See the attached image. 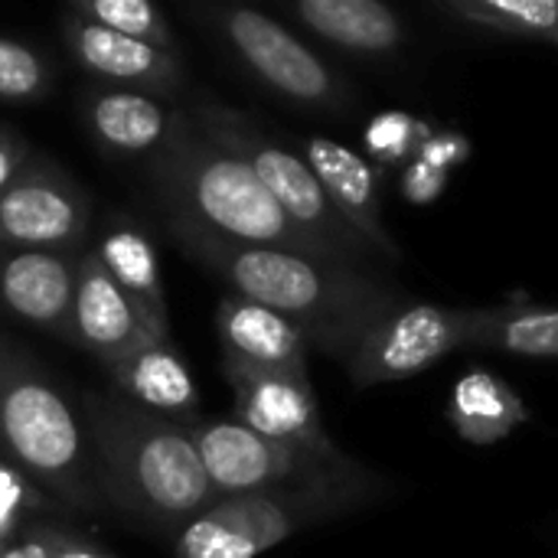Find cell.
<instances>
[{
	"mask_svg": "<svg viewBox=\"0 0 558 558\" xmlns=\"http://www.w3.org/2000/svg\"><path fill=\"white\" fill-rule=\"evenodd\" d=\"M163 232L183 255L216 275L229 294L281 314L304 333L307 347L340 366H347L363 337L409 298L383 281L376 268L226 242L170 216H163Z\"/></svg>",
	"mask_w": 558,
	"mask_h": 558,
	"instance_id": "cell-1",
	"label": "cell"
},
{
	"mask_svg": "<svg viewBox=\"0 0 558 558\" xmlns=\"http://www.w3.org/2000/svg\"><path fill=\"white\" fill-rule=\"evenodd\" d=\"M101 494L111 510L163 536H177L190 520L219 504L190 428L163 422L114 392H85Z\"/></svg>",
	"mask_w": 558,
	"mask_h": 558,
	"instance_id": "cell-2",
	"label": "cell"
},
{
	"mask_svg": "<svg viewBox=\"0 0 558 558\" xmlns=\"http://www.w3.org/2000/svg\"><path fill=\"white\" fill-rule=\"evenodd\" d=\"M144 180L163 216L190 222L206 235L330 262L284 216L262 180L190 118L160 154L144 160Z\"/></svg>",
	"mask_w": 558,
	"mask_h": 558,
	"instance_id": "cell-3",
	"label": "cell"
},
{
	"mask_svg": "<svg viewBox=\"0 0 558 558\" xmlns=\"http://www.w3.org/2000/svg\"><path fill=\"white\" fill-rule=\"evenodd\" d=\"M0 458L62 510H108L82 405L13 337H0Z\"/></svg>",
	"mask_w": 558,
	"mask_h": 558,
	"instance_id": "cell-4",
	"label": "cell"
},
{
	"mask_svg": "<svg viewBox=\"0 0 558 558\" xmlns=\"http://www.w3.org/2000/svg\"><path fill=\"white\" fill-rule=\"evenodd\" d=\"M386 494L389 481L373 468H363L307 487L226 497L173 536V558H258L311 526L379 504Z\"/></svg>",
	"mask_w": 558,
	"mask_h": 558,
	"instance_id": "cell-5",
	"label": "cell"
},
{
	"mask_svg": "<svg viewBox=\"0 0 558 558\" xmlns=\"http://www.w3.org/2000/svg\"><path fill=\"white\" fill-rule=\"evenodd\" d=\"M186 118L213 137L219 147L235 154L271 193V199L284 209V216L333 262V265H353V268H373L379 262L369 245L343 222V216L330 206L320 180L307 167V160L281 144L255 114L239 111L235 105L196 92L183 105Z\"/></svg>",
	"mask_w": 558,
	"mask_h": 558,
	"instance_id": "cell-6",
	"label": "cell"
},
{
	"mask_svg": "<svg viewBox=\"0 0 558 558\" xmlns=\"http://www.w3.org/2000/svg\"><path fill=\"white\" fill-rule=\"evenodd\" d=\"M222 49L278 101L314 111L347 114L356 108L353 82L281 20L242 3H196L190 10Z\"/></svg>",
	"mask_w": 558,
	"mask_h": 558,
	"instance_id": "cell-7",
	"label": "cell"
},
{
	"mask_svg": "<svg viewBox=\"0 0 558 558\" xmlns=\"http://www.w3.org/2000/svg\"><path fill=\"white\" fill-rule=\"evenodd\" d=\"M190 438L199 451L206 477L219 500L265 494L281 487H307L363 471L356 458L340 451H311L284 441H271L235 418H199L190 425Z\"/></svg>",
	"mask_w": 558,
	"mask_h": 558,
	"instance_id": "cell-8",
	"label": "cell"
},
{
	"mask_svg": "<svg viewBox=\"0 0 558 558\" xmlns=\"http://www.w3.org/2000/svg\"><path fill=\"white\" fill-rule=\"evenodd\" d=\"M471 307H441L405 298L356 347L343 366L356 389L405 383L445 356L468 350Z\"/></svg>",
	"mask_w": 558,
	"mask_h": 558,
	"instance_id": "cell-9",
	"label": "cell"
},
{
	"mask_svg": "<svg viewBox=\"0 0 558 558\" xmlns=\"http://www.w3.org/2000/svg\"><path fill=\"white\" fill-rule=\"evenodd\" d=\"M92 232L88 190L56 160L36 154L0 193V242L82 255Z\"/></svg>",
	"mask_w": 558,
	"mask_h": 558,
	"instance_id": "cell-10",
	"label": "cell"
},
{
	"mask_svg": "<svg viewBox=\"0 0 558 558\" xmlns=\"http://www.w3.org/2000/svg\"><path fill=\"white\" fill-rule=\"evenodd\" d=\"M59 36L69 59L85 75H92L95 85L144 92L163 101H173L186 85V72L177 52H163L157 46L128 39L114 29L75 16L72 10H65Z\"/></svg>",
	"mask_w": 558,
	"mask_h": 558,
	"instance_id": "cell-11",
	"label": "cell"
},
{
	"mask_svg": "<svg viewBox=\"0 0 558 558\" xmlns=\"http://www.w3.org/2000/svg\"><path fill=\"white\" fill-rule=\"evenodd\" d=\"M222 376L235 399V422H242L245 428L271 441H284L324 454L340 451V445H333V438L324 428V415L311 376L262 373L229 363H222Z\"/></svg>",
	"mask_w": 558,
	"mask_h": 558,
	"instance_id": "cell-12",
	"label": "cell"
},
{
	"mask_svg": "<svg viewBox=\"0 0 558 558\" xmlns=\"http://www.w3.org/2000/svg\"><path fill=\"white\" fill-rule=\"evenodd\" d=\"M298 154L320 180L330 206L369 245V252L389 265L402 262V248L383 219V170L373 160H366L360 150L324 134L301 137Z\"/></svg>",
	"mask_w": 558,
	"mask_h": 558,
	"instance_id": "cell-13",
	"label": "cell"
},
{
	"mask_svg": "<svg viewBox=\"0 0 558 558\" xmlns=\"http://www.w3.org/2000/svg\"><path fill=\"white\" fill-rule=\"evenodd\" d=\"M78 118L105 157L141 163L160 154L186 124L183 105L95 82L78 95Z\"/></svg>",
	"mask_w": 558,
	"mask_h": 558,
	"instance_id": "cell-14",
	"label": "cell"
},
{
	"mask_svg": "<svg viewBox=\"0 0 558 558\" xmlns=\"http://www.w3.org/2000/svg\"><path fill=\"white\" fill-rule=\"evenodd\" d=\"M157 340L134 304L121 294V288L108 278L98 258L85 248L78 258V278L69 304L65 343L85 350L105 369L118 356Z\"/></svg>",
	"mask_w": 558,
	"mask_h": 558,
	"instance_id": "cell-15",
	"label": "cell"
},
{
	"mask_svg": "<svg viewBox=\"0 0 558 558\" xmlns=\"http://www.w3.org/2000/svg\"><path fill=\"white\" fill-rule=\"evenodd\" d=\"M78 258L0 242V314L65 340Z\"/></svg>",
	"mask_w": 558,
	"mask_h": 558,
	"instance_id": "cell-16",
	"label": "cell"
},
{
	"mask_svg": "<svg viewBox=\"0 0 558 558\" xmlns=\"http://www.w3.org/2000/svg\"><path fill=\"white\" fill-rule=\"evenodd\" d=\"M88 252L134 304L141 320L157 340H170V304L163 288V268L150 232L128 213H111L101 232L88 242Z\"/></svg>",
	"mask_w": 558,
	"mask_h": 558,
	"instance_id": "cell-17",
	"label": "cell"
},
{
	"mask_svg": "<svg viewBox=\"0 0 558 558\" xmlns=\"http://www.w3.org/2000/svg\"><path fill=\"white\" fill-rule=\"evenodd\" d=\"M216 333L222 363L262 369V373H307V340L281 314L245 301L239 294H222L216 304Z\"/></svg>",
	"mask_w": 558,
	"mask_h": 558,
	"instance_id": "cell-18",
	"label": "cell"
},
{
	"mask_svg": "<svg viewBox=\"0 0 558 558\" xmlns=\"http://www.w3.org/2000/svg\"><path fill=\"white\" fill-rule=\"evenodd\" d=\"M105 376L114 383V396L124 402L173 422L180 428L196 425L199 415V389L186 360L177 353L173 340H150L114 363L105 366Z\"/></svg>",
	"mask_w": 558,
	"mask_h": 558,
	"instance_id": "cell-19",
	"label": "cell"
},
{
	"mask_svg": "<svg viewBox=\"0 0 558 558\" xmlns=\"http://www.w3.org/2000/svg\"><path fill=\"white\" fill-rule=\"evenodd\" d=\"M281 10L320 43L363 59L396 56L409 36L405 20L379 0H291Z\"/></svg>",
	"mask_w": 558,
	"mask_h": 558,
	"instance_id": "cell-20",
	"label": "cell"
},
{
	"mask_svg": "<svg viewBox=\"0 0 558 558\" xmlns=\"http://www.w3.org/2000/svg\"><path fill=\"white\" fill-rule=\"evenodd\" d=\"M448 422L461 441L490 448L533 422L526 399L487 369L464 373L448 396Z\"/></svg>",
	"mask_w": 558,
	"mask_h": 558,
	"instance_id": "cell-21",
	"label": "cell"
},
{
	"mask_svg": "<svg viewBox=\"0 0 558 558\" xmlns=\"http://www.w3.org/2000/svg\"><path fill=\"white\" fill-rule=\"evenodd\" d=\"M468 347L530 360H558V307L507 304L471 311Z\"/></svg>",
	"mask_w": 558,
	"mask_h": 558,
	"instance_id": "cell-22",
	"label": "cell"
},
{
	"mask_svg": "<svg viewBox=\"0 0 558 558\" xmlns=\"http://www.w3.org/2000/svg\"><path fill=\"white\" fill-rule=\"evenodd\" d=\"M448 16L517 39H546L558 36V0H445L438 3Z\"/></svg>",
	"mask_w": 558,
	"mask_h": 558,
	"instance_id": "cell-23",
	"label": "cell"
},
{
	"mask_svg": "<svg viewBox=\"0 0 558 558\" xmlns=\"http://www.w3.org/2000/svg\"><path fill=\"white\" fill-rule=\"evenodd\" d=\"M65 10H72L82 20H92L105 29H114L128 39L157 46L163 52L180 56L177 33L167 20V13L150 0H72Z\"/></svg>",
	"mask_w": 558,
	"mask_h": 558,
	"instance_id": "cell-24",
	"label": "cell"
},
{
	"mask_svg": "<svg viewBox=\"0 0 558 558\" xmlns=\"http://www.w3.org/2000/svg\"><path fill=\"white\" fill-rule=\"evenodd\" d=\"M56 88V65L49 56L23 39L0 36V101L39 105Z\"/></svg>",
	"mask_w": 558,
	"mask_h": 558,
	"instance_id": "cell-25",
	"label": "cell"
},
{
	"mask_svg": "<svg viewBox=\"0 0 558 558\" xmlns=\"http://www.w3.org/2000/svg\"><path fill=\"white\" fill-rule=\"evenodd\" d=\"M428 134H432V128L405 111H379L369 118V124L363 131L366 160H373L379 170L412 163L418 147L428 141Z\"/></svg>",
	"mask_w": 558,
	"mask_h": 558,
	"instance_id": "cell-26",
	"label": "cell"
},
{
	"mask_svg": "<svg viewBox=\"0 0 558 558\" xmlns=\"http://www.w3.org/2000/svg\"><path fill=\"white\" fill-rule=\"evenodd\" d=\"M56 510L62 507L46 490H39L26 474H20L10 461L0 458V556L29 523Z\"/></svg>",
	"mask_w": 558,
	"mask_h": 558,
	"instance_id": "cell-27",
	"label": "cell"
},
{
	"mask_svg": "<svg viewBox=\"0 0 558 558\" xmlns=\"http://www.w3.org/2000/svg\"><path fill=\"white\" fill-rule=\"evenodd\" d=\"M62 526H56L52 520H36L29 523L0 558H56L59 543H62Z\"/></svg>",
	"mask_w": 558,
	"mask_h": 558,
	"instance_id": "cell-28",
	"label": "cell"
},
{
	"mask_svg": "<svg viewBox=\"0 0 558 558\" xmlns=\"http://www.w3.org/2000/svg\"><path fill=\"white\" fill-rule=\"evenodd\" d=\"M445 186H448V173L428 167V163L418 160V157H415L412 163H405L402 180H399V190H402V196H405L412 206H428V203H435V199L445 193Z\"/></svg>",
	"mask_w": 558,
	"mask_h": 558,
	"instance_id": "cell-29",
	"label": "cell"
},
{
	"mask_svg": "<svg viewBox=\"0 0 558 558\" xmlns=\"http://www.w3.org/2000/svg\"><path fill=\"white\" fill-rule=\"evenodd\" d=\"M415 157L425 160L428 167L448 173L451 167H458V163H464V160L471 157V144H468V137L458 134V131H432L428 141L418 147Z\"/></svg>",
	"mask_w": 558,
	"mask_h": 558,
	"instance_id": "cell-30",
	"label": "cell"
},
{
	"mask_svg": "<svg viewBox=\"0 0 558 558\" xmlns=\"http://www.w3.org/2000/svg\"><path fill=\"white\" fill-rule=\"evenodd\" d=\"M33 157H36L33 144L13 124H0V193L26 170Z\"/></svg>",
	"mask_w": 558,
	"mask_h": 558,
	"instance_id": "cell-31",
	"label": "cell"
},
{
	"mask_svg": "<svg viewBox=\"0 0 558 558\" xmlns=\"http://www.w3.org/2000/svg\"><path fill=\"white\" fill-rule=\"evenodd\" d=\"M56 558H114V556H111V553H105V549H98L95 543H88V539H82V536H75V533H69V530H65Z\"/></svg>",
	"mask_w": 558,
	"mask_h": 558,
	"instance_id": "cell-32",
	"label": "cell"
},
{
	"mask_svg": "<svg viewBox=\"0 0 558 558\" xmlns=\"http://www.w3.org/2000/svg\"><path fill=\"white\" fill-rule=\"evenodd\" d=\"M556 46H558V36H556Z\"/></svg>",
	"mask_w": 558,
	"mask_h": 558,
	"instance_id": "cell-33",
	"label": "cell"
}]
</instances>
